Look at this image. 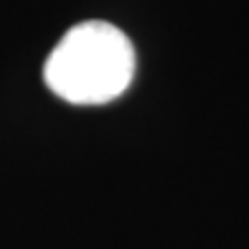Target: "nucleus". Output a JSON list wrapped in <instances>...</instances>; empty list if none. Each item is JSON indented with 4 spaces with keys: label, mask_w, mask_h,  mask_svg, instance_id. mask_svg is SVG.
Wrapping results in <instances>:
<instances>
[{
    "label": "nucleus",
    "mask_w": 249,
    "mask_h": 249,
    "mask_svg": "<svg viewBox=\"0 0 249 249\" xmlns=\"http://www.w3.org/2000/svg\"><path fill=\"white\" fill-rule=\"evenodd\" d=\"M135 49L105 20H87L56 43L43 66L46 87L71 105H105L132 84Z\"/></svg>",
    "instance_id": "f257e3e1"
}]
</instances>
